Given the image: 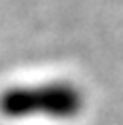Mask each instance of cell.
<instances>
[{
	"instance_id": "cell-1",
	"label": "cell",
	"mask_w": 123,
	"mask_h": 125,
	"mask_svg": "<svg viewBox=\"0 0 123 125\" xmlns=\"http://www.w3.org/2000/svg\"><path fill=\"white\" fill-rule=\"evenodd\" d=\"M83 91L66 81L19 85L0 93V115L7 119H72L83 110Z\"/></svg>"
}]
</instances>
